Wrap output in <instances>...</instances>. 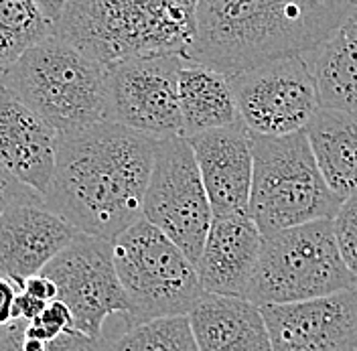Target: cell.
Instances as JSON below:
<instances>
[{
  "mask_svg": "<svg viewBox=\"0 0 357 351\" xmlns=\"http://www.w3.org/2000/svg\"><path fill=\"white\" fill-rule=\"evenodd\" d=\"M22 205H45L43 197L0 167V218Z\"/></svg>",
  "mask_w": 357,
  "mask_h": 351,
  "instance_id": "d4e9b609",
  "label": "cell"
},
{
  "mask_svg": "<svg viewBox=\"0 0 357 351\" xmlns=\"http://www.w3.org/2000/svg\"><path fill=\"white\" fill-rule=\"evenodd\" d=\"M21 290L22 292H26L29 297H33V299L45 303V305L57 299V288H55V285H53L47 276H43L41 272L35 274V276H31L29 281H24V285H22Z\"/></svg>",
  "mask_w": 357,
  "mask_h": 351,
  "instance_id": "4316f807",
  "label": "cell"
},
{
  "mask_svg": "<svg viewBox=\"0 0 357 351\" xmlns=\"http://www.w3.org/2000/svg\"><path fill=\"white\" fill-rule=\"evenodd\" d=\"M305 59L311 67L319 108L357 114L356 10L325 43Z\"/></svg>",
  "mask_w": 357,
  "mask_h": 351,
  "instance_id": "d6986e66",
  "label": "cell"
},
{
  "mask_svg": "<svg viewBox=\"0 0 357 351\" xmlns=\"http://www.w3.org/2000/svg\"><path fill=\"white\" fill-rule=\"evenodd\" d=\"M213 216L248 214L254 149L252 132L238 120L231 126L187 138Z\"/></svg>",
  "mask_w": 357,
  "mask_h": 351,
  "instance_id": "4fadbf2b",
  "label": "cell"
},
{
  "mask_svg": "<svg viewBox=\"0 0 357 351\" xmlns=\"http://www.w3.org/2000/svg\"><path fill=\"white\" fill-rule=\"evenodd\" d=\"M142 220L153 223L197 266L213 214L187 138L156 140Z\"/></svg>",
  "mask_w": 357,
  "mask_h": 351,
  "instance_id": "ba28073f",
  "label": "cell"
},
{
  "mask_svg": "<svg viewBox=\"0 0 357 351\" xmlns=\"http://www.w3.org/2000/svg\"><path fill=\"white\" fill-rule=\"evenodd\" d=\"M305 134L329 191L339 201L357 195V114L319 108Z\"/></svg>",
  "mask_w": 357,
  "mask_h": 351,
  "instance_id": "ac0fdd59",
  "label": "cell"
},
{
  "mask_svg": "<svg viewBox=\"0 0 357 351\" xmlns=\"http://www.w3.org/2000/svg\"><path fill=\"white\" fill-rule=\"evenodd\" d=\"M47 307L45 303L41 301H37V299H33V297H29L26 292H19V297H17V303H15V321L17 319H22V321H35L41 313H43V308Z\"/></svg>",
  "mask_w": 357,
  "mask_h": 351,
  "instance_id": "83f0119b",
  "label": "cell"
},
{
  "mask_svg": "<svg viewBox=\"0 0 357 351\" xmlns=\"http://www.w3.org/2000/svg\"><path fill=\"white\" fill-rule=\"evenodd\" d=\"M77 232L45 205H22L0 218V276L22 288Z\"/></svg>",
  "mask_w": 357,
  "mask_h": 351,
  "instance_id": "2e32d148",
  "label": "cell"
},
{
  "mask_svg": "<svg viewBox=\"0 0 357 351\" xmlns=\"http://www.w3.org/2000/svg\"><path fill=\"white\" fill-rule=\"evenodd\" d=\"M57 136L108 122V67L57 35L31 47L0 82Z\"/></svg>",
  "mask_w": 357,
  "mask_h": 351,
  "instance_id": "277c9868",
  "label": "cell"
},
{
  "mask_svg": "<svg viewBox=\"0 0 357 351\" xmlns=\"http://www.w3.org/2000/svg\"><path fill=\"white\" fill-rule=\"evenodd\" d=\"M19 292H21L19 286L0 276V331L15 321V303Z\"/></svg>",
  "mask_w": 357,
  "mask_h": 351,
  "instance_id": "484cf974",
  "label": "cell"
},
{
  "mask_svg": "<svg viewBox=\"0 0 357 351\" xmlns=\"http://www.w3.org/2000/svg\"><path fill=\"white\" fill-rule=\"evenodd\" d=\"M357 288L341 260L333 220L290 227L262 240L244 299L256 307L292 305Z\"/></svg>",
  "mask_w": 357,
  "mask_h": 351,
  "instance_id": "8992f818",
  "label": "cell"
},
{
  "mask_svg": "<svg viewBox=\"0 0 357 351\" xmlns=\"http://www.w3.org/2000/svg\"><path fill=\"white\" fill-rule=\"evenodd\" d=\"M0 351H112V343L104 337H88L71 329L53 341H39L24 333V321L17 319L0 331Z\"/></svg>",
  "mask_w": 357,
  "mask_h": 351,
  "instance_id": "603a6c76",
  "label": "cell"
},
{
  "mask_svg": "<svg viewBox=\"0 0 357 351\" xmlns=\"http://www.w3.org/2000/svg\"><path fill=\"white\" fill-rule=\"evenodd\" d=\"M333 234L341 260L357 278V195L341 203L333 218Z\"/></svg>",
  "mask_w": 357,
  "mask_h": 351,
  "instance_id": "cb8c5ba5",
  "label": "cell"
},
{
  "mask_svg": "<svg viewBox=\"0 0 357 351\" xmlns=\"http://www.w3.org/2000/svg\"><path fill=\"white\" fill-rule=\"evenodd\" d=\"M55 130L0 86V167L43 197L55 171Z\"/></svg>",
  "mask_w": 357,
  "mask_h": 351,
  "instance_id": "9a60e30c",
  "label": "cell"
},
{
  "mask_svg": "<svg viewBox=\"0 0 357 351\" xmlns=\"http://www.w3.org/2000/svg\"><path fill=\"white\" fill-rule=\"evenodd\" d=\"M356 10L335 0H201L195 39L183 61L236 77L290 57H307Z\"/></svg>",
  "mask_w": 357,
  "mask_h": 351,
  "instance_id": "7a4b0ae2",
  "label": "cell"
},
{
  "mask_svg": "<svg viewBox=\"0 0 357 351\" xmlns=\"http://www.w3.org/2000/svg\"><path fill=\"white\" fill-rule=\"evenodd\" d=\"M262 240L248 214L213 216L195 266L203 292L244 299L260 258Z\"/></svg>",
  "mask_w": 357,
  "mask_h": 351,
  "instance_id": "5bb4252c",
  "label": "cell"
},
{
  "mask_svg": "<svg viewBox=\"0 0 357 351\" xmlns=\"http://www.w3.org/2000/svg\"><path fill=\"white\" fill-rule=\"evenodd\" d=\"M181 57H138L108 66V122L162 140L183 136Z\"/></svg>",
  "mask_w": 357,
  "mask_h": 351,
  "instance_id": "8fae6325",
  "label": "cell"
},
{
  "mask_svg": "<svg viewBox=\"0 0 357 351\" xmlns=\"http://www.w3.org/2000/svg\"><path fill=\"white\" fill-rule=\"evenodd\" d=\"M187 319L199 351H272L260 307L245 299L203 294Z\"/></svg>",
  "mask_w": 357,
  "mask_h": 351,
  "instance_id": "e0dca14e",
  "label": "cell"
},
{
  "mask_svg": "<svg viewBox=\"0 0 357 351\" xmlns=\"http://www.w3.org/2000/svg\"><path fill=\"white\" fill-rule=\"evenodd\" d=\"M238 118L256 136L305 132L319 110L317 88L305 57H290L229 77Z\"/></svg>",
  "mask_w": 357,
  "mask_h": 351,
  "instance_id": "30bf717a",
  "label": "cell"
},
{
  "mask_svg": "<svg viewBox=\"0 0 357 351\" xmlns=\"http://www.w3.org/2000/svg\"><path fill=\"white\" fill-rule=\"evenodd\" d=\"M59 0H0V82L22 55L53 35Z\"/></svg>",
  "mask_w": 357,
  "mask_h": 351,
  "instance_id": "44dd1931",
  "label": "cell"
},
{
  "mask_svg": "<svg viewBox=\"0 0 357 351\" xmlns=\"http://www.w3.org/2000/svg\"><path fill=\"white\" fill-rule=\"evenodd\" d=\"M155 149L156 138L114 122L57 136L45 207L77 234L114 241L142 220Z\"/></svg>",
  "mask_w": 357,
  "mask_h": 351,
  "instance_id": "6da1fadb",
  "label": "cell"
},
{
  "mask_svg": "<svg viewBox=\"0 0 357 351\" xmlns=\"http://www.w3.org/2000/svg\"><path fill=\"white\" fill-rule=\"evenodd\" d=\"M252 149L248 216L262 238L337 216L343 201L325 185L305 132L289 136L252 134Z\"/></svg>",
  "mask_w": 357,
  "mask_h": 351,
  "instance_id": "5b68a950",
  "label": "cell"
},
{
  "mask_svg": "<svg viewBox=\"0 0 357 351\" xmlns=\"http://www.w3.org/2000/svg\"><path fill=\"white\" fill-rule=\"evenodd\" d=\"M112 351H199V348L187 317H167L128 327L112 343Z\"/></svg>",
  "mask_w": 357,
  "mask_h": 351,
  "instance_id": "7402d4cb",
  "label": "cell"
},
{
  "mask_svg": "<svg viewBox=\"0 0 357 351\" xmlns=\"http://www.w3.org/2000/svg\"><path fill=\"white\" fill-rule=\"evenodd\" d=\"M260 313L272 351H357V288Z\"/></svg>",
  "mask_w": 357,
  "mask_h": 351,
  "instance_id": "7c38bea8",
  "label": "cell"
},
{
  "mask_svg": "<svg viewBox=\"0 0 357 351\" xmlns=\"http://www.w3.org/2000/svg\"><path fill=\"white\" fill-rule=\"evenodd\" d=\"M195 10L193 0H59L53 35L106 67L138 57L185 59L195 39Z\"/></svg>",
  "mask_w": 357,
  "mask_h": 351,
  "instance_id": "3957f363",
  "label": "cell"
},
{
  "mask_svg": "<svg viewBox=\"0 0 357 351\" xmlns=\"http://www.w3.org/2000/svg\"><path fill=\"white\" fill-rule=\"evenodd\" d=\"M356 17H357V2H356Z\"/></svg>",
  "mask_w": 357,
  "mask_h": 351,
  "instance_id": "f1b7e54d",
  "label": "cell"
},
{
  "mask_svg": "<svg viewBox=\"0 0 357 351\" xmlns=\"http://www.w3.org/2000/svg\"><path fill=\"white\" fill-rule=\"evenodd\" d=\"M73 319V329L88 337H104L102 327L110 315H128V301L120 286L112 241L77 234L41 270Z\"/></svg>",
  "mask_w": 357,
  "mask_h": 351,
  "instance_id": "9c48e42d",
  "label": "cell"
},
{
  "mask_svg": "<svg viewBox=\"0 0 357 351\" xmlns=\"http://www.w3.org/2000/svg\"><path fill=\"white\" fill-rule=\"evenodd\" d=\"M178 114L183 138L225 128L240 120L229 80L189 61H183L178 69Z\"/></svg>",
  "mask_w": 357,
  "mask_h": 351,
  "instance_id": "ffe728a7",
  "label": "cell"
},
{
  "mask_svg": "<svg viewBox=\"0 0 357 351\" xmlns=\"http://www.w3.org/2000/svg\"><path fill=\"white\" fill-rule=\"evenodd\" d=\"M112 256L128 301V327L187 317L205 294L195 266L146 220H138L112 241Z\"/></svg>",
  "mask_w": 357,
  "mask_h": 351,
  "instance_id": "52a82bcc",
  "label": "cell"
}]
</instances>
